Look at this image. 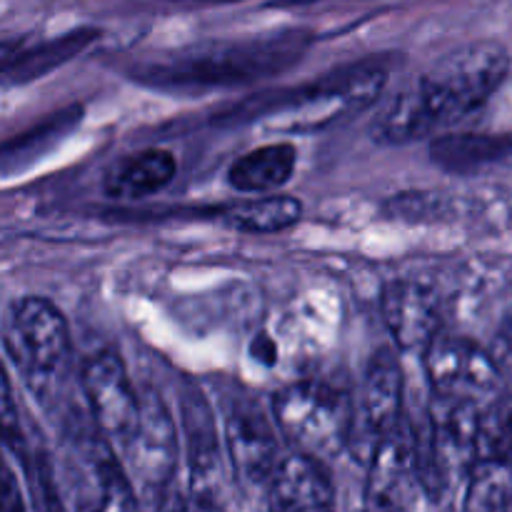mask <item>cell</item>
I'll use <instances>...</instances> for the list:
<instances>
[{
  "mask_svg": "<svg viewBox=\"0 0 512 512\" xmlns=\"http://www.w3.org/2000/svg\"><path fill=\"white\" fill-rule=\"evenodd\" d=\"M510 73V55L495 40L463 45L435 60L423 75L388 100L373 123V138L403 145L433 135L483 108Z\"/></svg>",
  "mask_w": 512,
  "mask_h": 512,
  "instance_id": "6da1fadb",
  "label": "cell"
},
{
  "mask_svg": "<svg viewBox=\"0 0 512 512\" xmlns=\"http://www.w3.org/2000/svg\"><path fill=\"white\" fill-rule=\"evenodd\" d=\"M273 415L280 433L298 453L330 460L350 445L355 405L348 393L318 380H303L278 390Z\"/></svg>",
  "mask_w": 512,
  "mask_h": 512,
  "instance_id": "7a4b0ae2",
  "label": "cell"
},
{
  "mask_svg": "<svg viewBox=\"0 0 512 512\" xmlns=\"http://www.w3.org/2000/svg\"><path fill=\"white\" fill-rule=\"evenodd\" d=\"M5 350L30 388L43 390L70 353V330L63 313L40 295L20 298L5 323Z\"/></svg>",
  "mask_w": 512,
  "mask_h": 512,
  "instance_id": "3957f363",
  "label": "cell"
},
{
  "mask_svg": "<svg viewBox=\"0 0 512 512\" xmlns=\"http://www.w3.org/2000/svg\"><path fill=\"white\" fill-rule=\"evenodd\" d=\"M275 415L243 388L228 393L223 403V445L238 483L268 488L280 465V440Z\"/></svg>",
  "mask_w": 512,
  "mask_h": 512,
  "instance_id": "277c9868",
  "label": "cell"
},
{
  "mask_svg": "<svg viewBox=\"0 0 512 512\" xmlns=\"http://www.w3.org/2000/svg\"><path fill=\"white\" fill-rule=\"evenodd\" d=\"M120 450L130 478L148 498L173 488L180 460V430L158 393L145 390L138 423L120 443Z\"/></svg>",
  "mask_w": 512,
  "mask_h": 512,
  "instance_id": "5b68a950",
  "label": "cell"
},
{
  "mask_svg": "<svg viewBox=\"0 0 512 512\" xmlns=\"http://www.w3.org/2000/svg\"><path fill=\"white\" fill-rule=\"evenodd\" d=\"M68 490L73 512H143L133 478L115 458L105 435L73 445Z\"/></svg>",
  "mask_w": 512,
  "mask_h": 512,
  "instance_id": "8992f818",
  "label": "cell"
},
{
  "mask_svg": "<svg viewBox=\"0 0 512 512\" xmlns=\"http://www.w3.org/2000/svg\"><path fill=\"white\" fill-rule=\"evenodd\" d=\"M425 373L438 398L465 400L488 408L500 393L503 375L495 360L473 340L438 335L423 350Z\"/></svg>",
  "mask_w": 512,
  "mask_h": 512,
  "instance_id": "52a82bcc",
  "label": "cell"
},
{
  "mask_svg": "<svg viewBox=\"0 0 512 512\" xmlns=\"http://www.w3.org/2000/svg\"><path fill=\"white\" fill-rule=\"evenodd\" d=\"M403 368L398 355L380 350L373 355L360 385V405H355V425L348 450L370 463L378 445L403 423Z\"/></svg>",
  "mask_w": 512,
  "mask_h": 512,
  "instance_id": "ba28073f",
  "label": "cell"
},
{
  "mask_svg": "<svg viewBox=\"0 0 512 512\" xmlns=\"http://www.w3.org/2000/svg\"><path fill=\"white\" fill-rule=\"evenodd\" d=\"M80 388L100 433L113 443H123L140 418L143 393L130 380L123 358L113 350L88 355L80 368Z\"/></svg>",
  "mask_w": 512,
  "mask_h": 512,
  "instance_id": "9c48e42d",
  "label": "cell"
},
{
  "mask_svg": "<svg viewBox=\"0 0 512 512\" xmlns=\"http://www.w3.org/2000/svg\"><path fill=\"white\" fill-rule=\"evenodd\" d=\"M420 483L418 430L403 420L373 453L363 512H408Z\"/></svg>",
  "mask_w": 512,
  "mask_h": 512,
  "instance_id": "30bf717a",
  "label": "cell"
},
{
  "mask_svg": "<svg viewBox=\"0 0 512 512\" xmlns=\"http://www.w3.org/2000/svg\"><path fill=\"white\" fill-rule=\"evenodd\" d=\"M180 430L195 503H220L223 493V435L203 390L185 383L180 393Z\"/></svg>",
  "mask_w": 512,
  "mask_h": 512,
  "instance_id": "8fae6325",
  "label": "cell"
},
{
  "mask_svg": "<svg viewBox=\"0 0 512 512\" xmlns=\"http://www.w3.org/2000/svg\"><path fill=\"white\" fill-rule=\"evenodd\" d=\"M385 328L400 350H425L440 335L438 295L415 280H393L380 295Z\"/></svg>",
  "mask_w": 512,
  "mask_h": 512,
  "instance_id": "7c38bea8",
  "label": "cell"
},
{
  "mask_svg": "<svg viewBox=\"0 0 512 512\" xmlns=\"http://www.w3.org/2000/svg\"><path fill=\"white\" fill-rule=\"evenodd\" d=\"M270 512H333L335 485L323 460L295 450L268 485Z\"/></svg>",
  "mask_w": 512,
  "mask_h": 512,
  "instance_id": "4fadbf2b",
  "label": "cell"
},
{
  "mask_svg": "<svg viewBox=\"0 0 512 512\" xmlns=\"http://www.w3.org/2000/svg\"><path fill=\"white\" fill-rule=\"evenodd\" d=\"M178 175V158L168 148H145L118 160L105 178V195L140 200L168 188Z\"/></svg>",
  "mask_w": 512,
  "mask_h": 512,
  "instance_id": "5bb4252c",
  "label": "cell"
},
{
  "mask_svg": "<svg viewBox=\"0 0 512 512\" xmlns=\"http://www.w3.org/2000/svg\"><path fill=\"white\" fill-rule=\"evenodd\" d=\"M298 168L293 143H270L248 150L228 168V185L243 195L280 193Z\"/></svg>",
  "mask_w": 512,
  "mask_h": 512,
  "instance_id": "9a60e30c",
  "label": "cell"
},
{
  "mask_svg": "<svg viewBox=\"0 0 512 512\" xmlns=\"http://www.w3.org/2000/svg\"><path fill=\"white\" fill-rule=\"evenodd\" d=\"M300 218H303V203L283 193L248 195L220 210V220L228 228L253 235L280 233L298 225Z\"/></svg>",
  "mask_w": 512,
  "mask_h": 512,
  "instance_id": "2e32d148",
  "label": "cell"
},
{
  "mask_svg": "<svg viewBox=\"0 0 512 512\" xmlns=\"http://www.w3.org/2000/svg\"><path fill=\"white\" fill-rule=\"evenodd\" d=\"M463 512H508L512 505V460L480 458L468 473Z\"/></svg>",
  "mask_w": 512,
  "mask_h": 512,
  "instance_id": "e0dca14e",
  "label": "cell"
},
{
  "mask_svg": "<svg viewBox=\"0 0 512 512\" xmlns=\"http://www.w3.org/2000/svg\"><path fill=\"white\" fill-rule=\"evenodd\" d=\"M503 153V140L490 135H450L433 143V160L448 170H473Z\"/></svg>",
  "mask_w": 512,
  "mask_h": 512,
  "instance_id": "ac0fdd59",
  "label": "cell"
},
{
  "mask_svg": "<svg viewBox=\"0 0 512 512\" xmlns=\"http://www.w3.org/2000/svg\"><path fill=\"white\" fill-rule=\"evenodd\" d=\"M90 38H93V33H85V30H80V33H70V35H65V38L53 40V43L40 45V48L30 50V53H23V60L18 58V68L23 65V70L28 75L43 73V70L53 68V65L63 63V60L70 58L73 53H78V50L83 48Z\"/></svg>",
  "mask_w": 512,
  "mask_h": 512,
  "instance_id": "d6986e66",
  "label": "cell"
},
{
  "mask_svg": "<svg viewBox=\"0 0 512 512\" xmlns=\"http://www.w3.org/2000/svg\"><path fill=\"white\" fill-rule=\"evenodd\" d=\"M30 483H33V505L35 512H73L60 498V488L53 478L48 458L43 453L35 455L28 463Z\"/></svg>",
  "mask_w": 512,
  "mask_h": 512,
  "instance_id": "ffe728a7",
  "label": "cell"
},
{
  "mask_svg": "<svg viewBox=\"0 0 512 512\" xmlns=\"http://www.w3.org/2000/svg\"><path fill=\"white\" fill-rule=\"evenodd\" d=\"M3 512H25L23 493H20V483L15 478V470L5 465L3 470Z\"/></svg>",
  "mask_w": 512,
  "mask_h": 512,
  "instance_id": "44dd1931",
  "label": "cell"
},
{
  "mask_svg": "<svg viewBox=\"0 0 512 512\" xmlns=\"http://www.w3.org/2000/svg\"><path fill=\"white\" fill-rule=\"evenodd\" d=\"M148 500H150V505L145 512H190L188 505H185V500L180 498L173 488H168L165 493L153 495V498H148Z\"/></svg>",
  "mask_w": 512,
  "mask_h": 512,
  "instance_id": "7402d4cb",
  "label": "cell"
},
{
  "mask_svg": "<svg viewBox=\"0 0 512 512\" xmlns=\"http://www.w3.org/2000/svg\"><path fill=\"white\" fill-rule=\"evenodd\" d=\"M190 512H225L223 503H195L190 505Z\"/></svg>",
  "mask_w": 512,
  "mask_h": 512,
  "instance_id": "603a6c76",
  "label": "cell"
},
{
  "mask_svg": "<svg viewBox=\"0 0 512 512\" xmlns=\"http://www.w3.org/2000/svg\"><path fill=\"white\" fill-rule=\"evenodd\" d=\"M508 512H512V505H510V510H508Z\"/></svg>",
  "mask_w": 512,
  "mask_h": 512,
  "instance_id": "cb8c5ba5",
  "label": "cell"
}]
</instances>
